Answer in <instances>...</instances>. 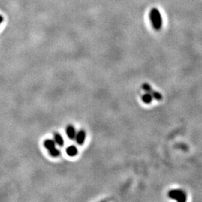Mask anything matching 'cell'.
Masks as SVG:
<instances>
[{"mask_svg":"<svg viewBox=\"0 0 202 202\" xmlns=\"http://www.w3.org/2000/svg\"><path fill=\"white\" fill-rule=\"evenodd\" d=\"M149 17L153 28L156 31H159L162 26V16H161L159 11L157 8H153L150 11Z\"/></svg>","mask_w":202,"mask_h":202,"instance_id":"1","label":"cell"},{"mask_svg":"<svg viewBox=\"0 0 202 202\" xmlns=\"http://www.w3.org/2000/svg\"><path fill=\"white\" fill-rule=\"evenodd\" d=\"M168 196L171 199L179 202H185L187 199L186 192L182 189H171L168 192Z\"/></svg>","mask_w":202,"mask_h":202,"instance_id":"2","label":"cell"},{"mask_svg":"<svg viewBox=\"0 0 202 202\" xmlns=\"http://www.w3.org/2000/svg\"><path fill=\"white\" fill-rule=\"evenodd\" d=\"M44 145L47 148V150L49 151L50 155L51 156H53V157H58V156H60V151L56 148V143H55L54 140L46 139L44 142Z\"/></svg>","mask_w":202,"mask_h":202,"instance_id":"3","label":"cell"},{"mask_svg":"<svg viewBox=\"0 0 202 202\" xmlns=\"http://www.w3.org/2000/svg\"><path fill=\"white\" fill-rule=\"evenodd\" d=\"M142 88L145 92L150 94V95L153 97V98H154V99L156 100V101H161V100L162 99V95H161L159 92H156V91L153 90V89H152L151 86H150L149 84H148V83H144V84L142 85Z\"/></svg>","mask_w":202,"mask_h":202,"instance_id":"4","label":"cell"},{"mask_svg":"<svg viewBox=\"0 0 202 202\" xmlns=\"http://www.w3.org/2000/svg\"><path fill=\"white\" fill-rule=\"evenodd\" d=\"M86 133L83 130H80L78 133H77L75 139L77 145H83V144H84L85 140H86Z\"/></svg>","mask_w":202,"mask_h":202,"instance_id":"5","label":"cell"},{"mask_svg":"<svg viewBox=\"0 0 202 202\" xmlns=\"http://www.w3.org/2000/svg\"><path fill=\"white\" fill-rule=\"evenodd\" d=\"M66 134L71 140L75 139L76 135H77V131H76L75 127L72 125L68 126L66 127Z\"/></svg>","mask_w":202,"mask_h":202,"instance_id":"6","label":"cell"},{"mask_svg":"<svg viewBox=\"0 0 202 202\" xmlns=\"http://www.w3.org/2000/svg\"><path fill=\"white\" fill-rule=\"evenodd\" d=\"M53 138H54V142L56 143V145H59V147H63L64 144H65V141H64L63 137L59 134V133H55L54 136H53Z\"/></svg>","mask_w":202,"mask_h":202,"instance_id":"7","label":"cell"},{"mask_svg":"<svg viewBox=\"0 0 202 202\" xmlns=\"http://www.w3.org/2000/svg\"><path fill=\"white\" fill-rule=\"evenodd\" d=\"M66 153L69 156H75L78 153V150L74 145H71L66 148Z\"/></svg>","mask_w":202,"mask_h":202,"instance_id":"8","label":"cell"},{"mask_svg":"<svg viewBox=\"0 0 202 202\" xmlns=\"http://www.w3.org/2000/svg\"><path fill=\"white\" fill-rule=\"evenodd\" d=\"M153 97H152L150 94L147 93V92H145V94H144V95L142 96V101H143L145 103H146V104H150V103H151L152 101H153Z\"/></svg>","mask_w":202,"mask_h":202,"instance_id":"9","label":"cell"},{"mask_svg":"<svg viewBox=\"0 0 202 202\" xmlns=\"http://www.w3.org/2000/svg\"><path fill=\"white\" fill-rule=\"evenodd\" d=\"M3 21V17H2V16H0V24L2 23V22Z\"/></svg>","mask_w":202,"mask_h":202,"instance_id":"10","label":"cell"}]
</instances>
